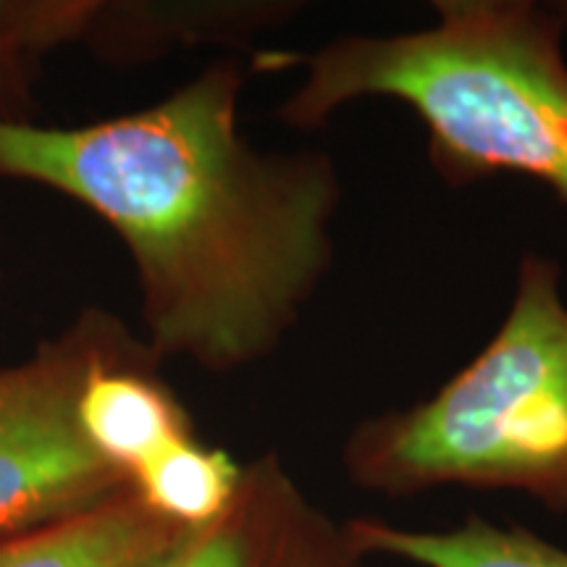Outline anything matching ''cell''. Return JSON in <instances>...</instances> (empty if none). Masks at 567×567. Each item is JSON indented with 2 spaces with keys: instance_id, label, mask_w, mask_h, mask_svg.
<instances>
[{
  "instance_id": "1",
  "label": "cell",
  "mask_w": 567,
  "mask_h": 567,
  "mask_svg": "<svg viewBox=\"0 0 567 567\" xmlns=\"http://www.w3.org/2000/svg\"><path fill=\"white\" fill-rule=\"evenodd\" d=\"M245 84L224 55L147 109L82 126L0 122L3 179L66 195L130 250L161 363H264L334 268V155L255 147L239 126Z\"/></svg>"
},
{
  "instance_id": "2",
  "label": "cell",
  "mask_w": 567,
  "mask_h": 567,
  "mask_svg": "<svg viewBox=\"0 0 567 567\" xmlns=\"http://www.w3.org/2000/svg\"><path fill=\"white\" fill-rule=\"evenodd\" d=\"M434 24L339 34L308 53H258V71L302 69L276 118L313 132L344 105L396 101L452 187L520 174L567 205V17L534 0H436Z\"/></svg>"
},
{
  "instance_id": "3",
  "label": "cell",
  "mask_w": 567,
  "mask_h": 567,
  "mask_svg": "<svg viewBox=\"0 0 567 567\" xmlns=\"http://www.w3.org/2000/svg\"><path fill=\"white\" fill-rule=\"evenodd\" d=\"M559 264L526 252L505 321L476 358L410 408L347 434V478L386 499L434 488L515 492L567 515V305Z\"/></svg>"
},
{
  "instance_id": "4",
  "label": "cell",
  "mask_w": 567,
  "mask_h": 567,
  "mask_svg": "<svg viewBox=\"0 0 567 567\" xmlns=\"http://www.w3.org/2000/svg\"><path fill=\"white\" fill-rule=\"evenodd\" d=\"M140 342L116 316L90 305L30 358L0 368V538L130 488L82 436L76 400L92 368Z\"/></svg>"
},
{
  "instance_id": "5",
  "label": "cell",
  "mask_w": 567,
  "mask_h": 567,
  "mask_svg": "<svg viewBox=\"0 0 567 567\" xmlns=\"http://www.w3.org/2000/svg\"><path fill=\"white\" fill-rule=\"evenodd\" d=\"M350 530L300 492L276 452L245 465L231 507L161 567H365Z\"/></svg>"
},
{
  "instance_id": "6",
  "label": "cell",
  "mask_w": 567,
  "mask_h": 567,
  "mask_svg": "<svg viewBox=\"0 0 567 567\" xmlns=\"http://www.w3.org/2000/svg\"><path fill=\"white\" fill-rule=\"evenodd\" d=\"M292 0H95L82 45L111 66H140L179 51H247L292 21Z\"/></svg>"
},
{
  "instance_id": "7",
  "label": "cell",
  "mask_w": 567,
  "mask_h": 567,
  "mask_svg": "<svg viewBox=\"0 0 567 567\" xmlns=\"http://www.w3.org/2000/svg\"><path fill=\"white\" fill-rule=\"evenodd\" d=\"M158 365L142 339L92 368L76 400L82 436L126 478L172 444L195 436L187 408L161 379Z\"/></svg>"
},
{
  "instance_id": "8",
  "label": "cell",
  "mask_w": 567,
  "mask_h": 567,
  "mask_svg": "<svg viewBox=\"0 0 567 567\" xmlns=\"http://www.w3.org/2000/svg\"><path fill=\"white\" fill-rule=\"evenodd\" d=\"M184 536L130 486L84 513L0 538V567H153Z\"/></svg>"
},
{
  "instance_id": "9",
  "label": "cell",
  "mask_w": 567,
  "mask_h": 567,
  "mask_svg": "<svg viewBox=\"0 0 567 567\" xmlns=\"http://www.w3.org/2000/svg\"><path fill=\"white\" fill-rule=\"evenodd\" d=\"M365 557L415 567H567V549L526 526H499L471 513L452 528H408L379 517L347 520Z\"/></svg>"
},
{
  "instance_id": "10",
  "label": "cell",
  "mask_w": 567,
  "mask_h": 567,
  "mask_svg": "<svg viewBox=\"0 0 567 567\" xmlns=\"http://www.w3.org/2000/svg\"><path fill=\"white\" fill-rule=\"evenodd\" d=\"M243 473L245 465L221 446L187 436L142 465L130 478V486L151 513L195 534L231 507Z\"/></svg>"
},
{
  "instance_id": "11",
  "label": "cell",
  "mask_w": 567,
  "mask_h": 567,
  "mask_svg": "<svg viewBox=\"0 0 567 567\" xmlns=\"http://www.w3.org/2000/svg\"><path fill=\"white\" fill-rule=\"evenodd\" d=\"M95 0H0V122H34V87L55 51L82 45Z\"/></svg>"
},
{
  "instance_id": "12",
  "label": "cell",
  "mask_w": 567,
  "mask_h": 567,
  "mask_svg": "<svg viewBox=\"0 0 567 567\" xmlns=\"http://www.w3.org/2000/svg\"><path fill=\"white\" fill-rule=\"evenodd\" d=\"M559 9H563V11H565V17H567V3H559Z\"/></svg>"
},
{
  "instance_id": "13",
  "label": "cell",
  "mask_w": 567,
  "mask_h": 567,
  "mask_svg": "<svg viewBox=\"0 0 567 567\" xmlns=\"http://www.w3.org/2000/svg\"><path fill=\"white\" fill-rule=\"evenodd\" d=\"M166 557H168V555H166ZM166 557H163V559H166ZM163 559H161V563H158V565H153V567H161V565H163Z\"/></svg>"
}]
</instances>
